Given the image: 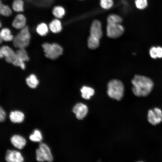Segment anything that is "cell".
I'll list each match as a JSON object with an SVG mask.
<instances>
[{
  "instance_id": "5",
  "label": "cell",
  "mask_w": 162,
  "mask_h": 162,
  "mask_svg": "<svg viewBox=\"0 0 162 162\" xmlns=\"http://www.w3.org/2000/svg\"><path fill=\"white\" fill-rule=\"evenodd\" d=\"M124 32V28L121 24H108L106 27L107 36L112 38L121 37Z\"/></svg>"
},
{
  "instance_id": "8",
  "label": "cell",
  "mask_w": 162,
  "mask_h": 162,
  "mask_svg": "<svg viewBox=\"0 0 162 162\" xmlns=\"http://www.w3.org/2000/svg\"><path fill=\"white\" fill-rule=\"evenodd\" d=\"M0 57L5 58L6 62L12 63L16 58V52L8 46H3L0 49Z\"/></svg>"
},
{
  "instance_id": "24",
  "label": "cell",
  "mask_w": 162,
  "mask_h": 162,
  "mask_svg": "<svg viewBox=\"0 0 162 162\" xmlns=\"http://www.w3.org/2000/svg\"><path fill=\"white\" fill-rule=\"evenodd\" d=\"M36 31L40 36H45L47 34L48 32V26L46 23L44 22L41 23L37 26Z\"/></svg>"
},
{
  "instance_id": "33",
  "label": "cell",
  "mask_w": 162,
  "mask_h": 162,
  "mask_svg": "<svg viewBox=\"0 0 162 162\" xmlns=\"http://www.w3.org/2000/svg\"></svg>"
},
{
  "instance_id": "29",
  "label": "cell",
  "mask_w": 162,
  "mask_h": 162,
  "mask_svg": "<svg viewBox=\"0 0 162 162\" xmlns=\"http://www.w3.org/2000/svg\"><path fill=\"white\" fill-rule=\"evenodd\" d=\"M135 4L137 8L140 10L144 9L147 6V0H135Z\"/></svg>"
},
{
  "instance_id": "31",
  "label": "cell",
  "mask_w": 162,
  "mask_h": 162,
  "mask_svg": "<svg viewBox=\"0 0 162 162\" xmlns=\"http://www.w3.org/2000/svg\"><path fill=\"white\" fill-rule=\"evenodd\" d=\"M6 113L1 106L0 108V121L1 122L4 121L6 118Z\"/></svg>"
},
{
  "instance_id": "23",
  "label": "cell",
  "mask_w": 162,
  "mask_h": 162,
  "mask_svg": "<svg viewBox=\"0 0 162 162\" xmlns=\"http://www.w3.org/2000/svg\"><path fill=\"white\" fill-rule=\"evenodd\" d=\"M108 24H121L122 21V18L116 14L109 15L107 19Z\"/></svg>"
},
{
  "instance_id": "1",
  "label": "cell",
  "mask_w": 162,
  "mask_h": 162,
  "mask_svg": "<svg viewBox=\"0 0 162 162\" xmlns=\"http://www.w3.org/2000/svg\"><path fill=\"white\" fill-rule=\"evenodd\" d=\"M132 91L138 97H145L151 93L154 86L153 80L148 77L136 75L131 80Z\"/></svg>"
},
{
  "instance_id": "21",
  "label": "cell",
  "mask_w": 162,
  "mask_h": 162,
  "mask_svg": "<svg viewBox=\"0 0 162 162\" xmlns=\"http://www.w3.org/2000/svg\"><path fill=\"white\" fill-rule=\"evenodd\" d=\"M149 52L150 56L153 58H162V47H161L153 46L150 48Z\"/></svg>"
},
{
  "instance_id": "13",
  "label": "cell",
  "mask_w": 162,
  "mask_h": 162,
  "mask_svg": "<svg viewBox=\"0 0 162 162\" xmlns=\"http://www.w3.org/2000/svg\"><path fill=\"white\" fill-rule=\"evenodd\" d=\"M26 19L23 14H20L17 15L14 20L12 25L17 29H22L25 26Z\"/></svg>"
},
{
  "instance_id": "26",
  "label": "cell",
  "mask_w": 162,
  "mask_h": 162,
  "mask_svg": "<svg viewBox=\"0 0 162 162\" xmlns=\"http://www.w3.org/2000/svg\"><path fill=\"white\" fill-rule=\"evenodd\" d=\"M0 13L2 15L8 16L12 13V10L8 5L4 4L1 1L0 3Z\"/></svg>"
},
{
  "instance_id": "22",
  "label": "cell",
  "mask_w": 162,
  "mask_h": 162,
  "mask_svg": "<svg viewBox=\"0 0 162 162\" xmlns=\"http://www.w3.org/2000/svg\"><path fill=\"white\" fill-rule=\"evenodd\" d=\"M52 13L53 14L56 18H61L64 15L65 11L62 7L57 6L53 8Z\"/></svg>"
},
{
  "instance_id": "25",
  "label": "cell",
  "mask_w": 162,
  "mask_h": 162,
  "mask_svg": "<svg viewBox=\"0 0 162 162\" xmlns=\"http://www.w3.org/2000/svg\"><path fill=\"white\" fill-rule=\"evenodd\" d=\"M24 4L22 0H14L12 4L13 9L16 12H22L24 10Z\"/></svg>"
},
{
  "instance_id": "9",
  "label": "cell",
  "mask_w": 162,
  "mask_h": 162,
  "mask_svg": "<svg viewBox=\"0 0 162 162\" xmlns=\"http://www.w3.org/2000/svg\"><path fill=\"white\" fill-rule=\"evenodd\" d=\"M5 160L8 162H22L24 159L21 154L15 150H8L7 151Z\"/></svg>"
},
{
  "instance_id": "19",
  "label": "cell",
  "mask_w": 162,
  "mask_h": 162,
  "mask_svg": "<svg viewBox=\"0 0 162 162\" xmlns=\"http://www.w3.org/2000/svg\"><path fill=\"white\" fill-rule=\"evenodd\" d=\"M99 40V39L90 35L87 40L88 47L92 50L98 48L100 44Z\"/></svg>"
},
{
  "instance_id": "16",
  "label": "cell",
  "mask_w": 162,
  "mask_h": 162,
  "mask_svg": "<svg viewBox=\"0 0 162 162\" xmlns=\"http://www.w3.org/2000/svg\"><path fill=\"white\" fill-rule=\"evenodd\" d=\"M0 42L3 40L10 41L13 40L14 38L11 34L10 30L7 28H4L2 29L0 33Z\"/></svg>"
},
{
  "instance_id": "14",
  "label": "cell",
  "mask_w": 162,
  "mask_h": 162,
  "mask_svg": "<svg viewBox=\"0 0 162 162\" xmlns=\"http://www.w3.org/2000/svg\"><path fill=\"white\" fill-rule=\"evenodd\" d=\"M9 117L12 122L21 123L23 121L25 116L22 112L19 110H15L10 112Z\"/></svg>"
},
{
  "instance_id": "7",
  "label": "cell",
  "mask_w": 162,
  "mask_h": 162,
  "mask_svg": "<svg viewBox=\"0 0 162 162\" xmlns=\"http://www.w3.org/2000/svg\"><path fill=\"white\" fill-rule=\"evenodd\" d=\"M148 122L153 125H156L162 122V111L160 108L155 107L148 110L147 114Z\"/></svg>"
},
{
  "instance_id": "15",
  "label": "cell",
  "mask_w": 162,
  "mask_h": 162,
  "mask_svg": "<svg viewBox=\"0 0 162 162\" xmlns=\"http://www.w3.org/2000/svg\"><path fill=\"white\" fill-rule=\"evenodd\" d=\"M39 148L44 154L45 161H52L53 160V156L50 150L47 145L44 143H41L39 145Z\"/></svg>"
},
{
  "instance_id": "12",
  "label": "cell",
  "mask_w": 162,
  "mask_h": 162,
  "mask_svg": "<svg viewBox=\"0 0 162 162\" xmlns=\"http://www.w3.org/2000/svg\"><path fill=\"white\" fill-rule=\"evenodd\" d=\"M12 144L19 149H22L26 144V140L23 136L19 135H14L10 139Z\"/></svg>"
},
{
  "instance_id": "11",
  "label": "cell",
  "mask_w": 162,
  "mask_h": 162,
  "mask_svg": "<svg viewBox=\"0 0 162 162\" xmlns=\"http://www.w3.org/2000/svg\"><path fill=\"white\" fill-rule=\"evenodd\" d=\"M101 22L98 20L92 22L90 28V35L100 39L103 36V31Z\"/></svg>"
},
{
  "instance_id": "2",
  "label": "cell",
  "mask_w": 162,
  "mask_h": 162,
  "mask_svg": "<svg viewBox=\"0 0 162 162\" xmlns=\"http://www.w3.org/2000/svg\"><path fill=\"white\" fill-rule=\"evenodd\" d=\"M107 93L111 98L117 100H121L124 94V86L122 82L117 79L110 80L107 85Z\"/></svg>"
},
{
  "instance_id": "20",
  "label": "cell",
  "mask_w": 162,
  "mask_h": 162,
  "mask_svg": "<svg viewBox=\"0 0 162 162\" xmlns=\"http://www.w3.org/2000/svg\"><path fill=\"white\" fill-rule=\"evenodd\" d=\"M27 85L30 88H36L39 83V81L36 76L34 74H31L26 79Z\"/></svg>"
},
{
  "instance_id": "10",
  "label": "cell",
  "mask_w": 162,
  "mask_h": 162,
  "mask_svg": "<svg viewBox=\"0 0 162 162\" xmlns=\"http://www.w3.org/2000/svg\"><path fill=\"white\" fill-rule=\"evenodd\" d=\"M72 110L76 118L82 120L86 116L88 112V108L86 105L82 103H78L74 106Z\"/></svg>"
},
{
  "instance_id": "30",
  "label": "cell",
  "mask_w": 162,
  "mask_h": 162,
  "mask_svg": "<svg viewBox=\"0 0 162 162\" xmlns=\"http://www.w3.org/2000/svg\"><path fill=\"white\" fill-rule=\"evenodd\" d=\"M36 160L39 161H45L44 154L41 150L39 148L36 150Z\"/></svg>"
},
{
  "instance_id": "28",
  "label": "cell",
  "mask_w": 162,
  "mask_h": 162,
  "mask_svg": "<svg viewBox=\"0 0 162 162\" xmlns=\"http://www.w3.org/2000/svg\"><path fill=\"white\" fill-rule=\"evenodd\" d=\"M101 7L105 9H108L111 8L113 4L112 0H100Z\"/></svg>"
},
{
  "instance_id": "32",
  "label": "cell",
  "mask_w": 162,
  "mask_h": 162,
  "mask_svg": "<svg viewBox=\"0 0 162 162\" xmlns=\"http://www.w3.org/2000/svg\"><path fill=\"white\" fill-rule=\"evenodd\" d=\"M54 0H40L39 4L42 6H48L52 3Z\"/></svg>"
},
{
  "instance_id": "27",
  "label": "cell",
  "mask_w": 162,
  "mask_h": 162,
  "mask_svg": "<svg viewBox=\"0 0 162 162\" xmlns=\"http://www.w3.org/2000/svg\"><path fill=\"white\" fill-rule=\"evenodd\" d=\"M29 139L32 141L39 142L42 140L43 137L41 132L38 129L34 130L33 134L29 136Z\"/></svg>"
},
{
  "instance_id": "18",
  "label": "cell",
  "mask_w": 162,
  "mask_h": 162,
  "mask_svg": "<svg viewBox=\"0 0 162 162\" xmlns=\"http://www.w3.org/2000/svg\"><path fill=\"white\" fill-rule=\"evenodd\" d=\"M80 91L82 97L87 100L90 99L94 93V91L93 88L86 86H83Z\"/></svg>"
},
{
  "instance_id": "6",
  "label": "cell",
  "mask_w": 162,
  "mask_h": 162,
  "mask_svg": "<svg viewBox=\"0 0 162 162\" xmlns=\"http://www.w3.org/2000/svg\"><path fill=\"white\" fill-rule=\"evenodd\" d=\"M16 58L12 64L16 66L20 67L24 69L25 65L24 62L28 61L29 58L25 48L18 49L16 52Z\"/></svg>"
},
{
  "instance_id": "3",
  "label": "cell",
  "mask_w": 162,
  "mask_h": 162,
  "mask_svg": "<svg viewBox=\"0 0 162 162\" xmlns=\"http://www.w3.org/2000/svg\"><path fill=\"white\" fill-rule=\"evenodd\" d=\"M31 35L28 27L25 26L22 28L14 38L13 44L18 49L25 48L29 44Z\"/></svg>"
},
{
  "instance_id": "4",
  "label": "cell",
  "mask_w": 162,
  "mask_h": 162,
  "mask_svg": "<svg viewBox=\"0 0 162 162\" xmlns=\"http://www.w3.org/2000/svg\"><path fill=\"white\" fill-rule=\"evenodd\" d=\"M45 56L49 59L55 60L62 54V48L58 44L44 43L42 45Z\"/></svg>"
},
{
  "instance_id": "17",
  "label": "cell",
  "mask_w": 162,
  "mask_h": 162,
  "mask_svg": "<svg viewBox=\"0 0 162 162\" xmlns=\"http://www.w3.org/2000/svg\"><path fill=\"white\" fill-rule=\"evenodd\" d=\"M49 27L50 30L53 33L59 32L62 29L61 22L58 19L52 20L50 23Z\"/></svg>"
}]
</instances>
